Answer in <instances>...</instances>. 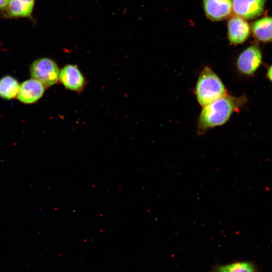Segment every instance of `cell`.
<instances>
[{
  "instance_id": "10",
  "label": "cell",
  "mask_w": 272,
  "mask_h": 272,
  "mask_svg": "<svg viewBox=\"0 0 272 272\" xmlns=\"http://www.w3.org/2000/svg\"><path fill=\"white\" fill-rule=\"evenodd\" d=\"M35 0H10L4 12L7 18H27L32 19Z\"/></svg>"
},
{
  "instance_id": "7",
  "label": "cell",
  "mask_w": 272,
  "mask_h": 272,
  "mask_svg": "<svg viewBox=\"0 0 272 272\" xmlns=\"http://www.w3.org/2000/svg\"><path fill=\"white\" fill-rule=\"evenodd\" d=\"M207 16L213 21H220L228 17L232 12L231 0H203Z\"/></svg>"
},
{
  "instance_id": "8",
  "label": "cell",
  "mask_w": 272,
  "mask_h": 272,
  "mask_svg": "<svg viewBox=\"0 0 272 272\" xmlns=\"http://www.w3.org/2000/svg\"><path fill=\"white\" fill-rule=\"evenodd\" d=\"M250 34V27L243 18L237 16L230 19L228 22V37L233 44L245 42Z\"/></svg>"
},
{
  "instance_id": "11",
  "label": "cell",
  "mask_w": 272,
  "mask_h": 272,
  "mask_svg": "<svg viewBox=\"0 0 272 272\" xmlns=\"http://www.w3.org/2000/svg\"><path fill=\"white\" fill-rule=\"evenodd\" d=\"M254 36L259 41L272 42V17H264L254 21L251 26Z\"/></svg>"
},
{
  "instance_id": "1",
  "label": "cell",
  "mask_w": 272,
  "mask_h": 272,
  "mask_svg": "<svg viewBox=\"0 0 272 272\" xmlns=\"http://www.w3.org/2000/svg\"><path fill=\"white\" fill-rule=\"evenodd\" d=\"M246 101L245 96L235 97L226 94L203 106L197 121L198 134H202L209 128L224 124Z\"/></svg>"
},
{
  "instance_id": "6",
  "label": "cell",
  "mask_w": 272,
  "mask_h": 272,
  "mask_svg": "<svg viewBox=\"0 0 272 272\" xmlns=\"http://www.w3.org/2000/svg\"><path fill=\"white\" fill-rule=\"evenodd\" d=\"M59 81L70 90L80 92L85 85V79L78 67L73 64H67L59 71Z\"/></svg>"
},
{
  "instance_id": "9",
  "label": "cell",
  "mask_w": 272,
  "mask_h": 272,
  "mask_svg": "<svg viewBox=\"0 0 272 272\" xmlns=\"http://www.w3.org/2000/svg\"><path fill=\"white\" fill-rule=\"evenodd\" d=\"M44 86L39 81L32 79L23 82L17 95L22 102L30 104L38 100L43 95Z\"/></svg>"
},
{
  "instance_id": "13",
  "label": "cell",
  "mask_w": 272,
  "mask_h": 272,
  "mask_svg": "<svg viewBox=\"0 0 272 272\" xmlns=\"http://www.w3.org/2000/svg\"><path fill=\"white\" fill-rule=\"evenodd\" d=\"M212 272H255V268L251 262L240 261L216 266Z\"/></svg>"
},
{
  "instance_id": "12",
  "label": "cell",
  "mask_w": 272,
  "mask_h": 272,
  "mask_svg": "<svg viewBox=\"0 0 272 272\" xmlns=\"http://www.w3.org/2000/svg\"><path fill=\"white\" fill-rule=\"evenodd\" d=\"M18 82L11 76H5L0 80V97L11 99L17 96L20 89Z\"/></svg>"
},
{
  "instance_id": "5",
  "label": "cell",
  "mask_w": 272,
  "mask_h": 272,
  "mask_svg": "<svg viewBox=\"0 0 272 272\" xmlns=\"http://www.w3.org/2000/svg\"><path fill=\"white\" fill-rule=\"evenodd\" d=\"M266 0H231L234 14L245 19H254L261 15Z\"/></svg>"
},
{
  "instance_id": "14",
  "label": "cell",
  "mask_w": 272,
  "mask_h": 272,
  "mask_svg": "<svg viewBox=\"0 0 272 272\" xmlns=\"http://www.w3.org/2000/svg\"><path fill=\"white\" fill-rule=\"evenodd\" d=\"M10 0H0V12H4Z\"/></svg>"
},
{
  "instance_id": "3",
  "label": "cell",
  "mask_w": 272,
  "mask_h": 272,
  "mask_svg": "<svg viewBox=\"0 0 272 272\" xmlns=\"http://www.w3.org/2000/svg\"><path fill=\"white\" fill-rule=\"evenodd\" d=\"M59 71L56 63L46 57L35 60L30 67L32 78L39 81L46 87H49L58 82Z\"/></svg>"
},
{
  "instance_id": "2",
  "label": "cell",
  "mask_w": 272,
  "mask_h": 272,
  "mask_svg": "<svg viewBox=\"0 0 272 272\" xmlns=\"http://www.w3.org/2000/svg\"><path fill=\"white\" fill-rule=\"evenodd\" d=\"M195 94L198 102L203 107L225 95L226 90L219 76L206 66L199 76Z\"/></svg>"
},
{
  "instance_id": "15",
  "label": "cell",
  "mask_w": 272,
  "mask_h": 272,
  "mask_svg": "<svg viewBox=\"0 0 272 272\" xmlns=\"http://www.w3.org/2000/svg\"><path fill=\"white\" fill-rule=\"evenodd\" d=\"M266 77L272 82V64L269 66L267 70Z\"/></svg>"
},
{
  "instance_id": "4",
  "label": "cell",
  "mask_w": 272,
  "mask_h": 272,
  "mask_svg": "<svg viewBox=\"0 0 272 272\" xmlns=\"http://www.w3.org/2000/svg\"><path fill=\"white\" fill-rule=\"evenodd\" d=\"M262 55L259 46L251 45L239 55L236 62L238 71L242 74L251 76L258 70L262 63Z\"/></svg>"
}]
</instances>
